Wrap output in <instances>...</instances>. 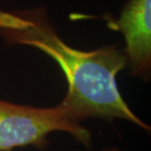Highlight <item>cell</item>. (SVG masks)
<instances>
[{"mask_svg":"<svg viewBox=\"0 0 151 151\" xmlns=\"http://www.w3.org/2000/svg\"><path fill=\"white\" fill-rule=\"evenodd\" d=\"M0 37L8 46L35 48L56 62L67 81V92L59 104L74 122L125 120L150 132V126L132 112L118 87V75L127 69L125 53L118 45L89 51L71 46L58 35L44 7L1 9Z\"/></svg>","mask_w":151,"mask_h":151,"instance_id":"6da1fadb","label":"cell"},{"mask_svg":"<svg viewBox=\"0 0 151 151\" xmlns=\"http://www.w3.org/2000/svg\"><path fill=\"white\" fill-rule=\"evenodd\" d=\"M55 132H67L77 142L89 147L88 129L71 120L59 103L52 107H35L0 99V151L34 146L44 149L48 137Z\"/></svg>","mask_w":151,"mask_h":151,"instance_id":"7a4b0ae2","label":"cell"},{"mask_svg":"<svg viewBox=\"0 0 151 151\" xmlns=\"http://www.w3.org/2000/svg\"><path fill=\"white\" fill-rule=\"evenodd\" d=\"M114 28L125 39L127 68L134 77L149 81L151 77V0H129Z\"/></svg>","mask_w":151,"mask_h":151,"instance_id":"3957f363","label":"cell"},{"mask_svg":"<svg viewBox=\"0 0 151 151\" xmlns=\"http://www.w3.org/2000/svg\"><path fill=\"white\" fill-rule=\"evenodd\" d=\"M102 151H120V149L116 147H108V148H104Z\"/></svg>","mask_w":151,"mask_h":151,"instance_id":"277c9868","label":"cell"}]
</instances>
